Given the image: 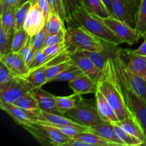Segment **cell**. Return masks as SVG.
<instances>
[{"label":"cell","instance_id":"obj_1","mask_svg":"<svg viewBox=\"0 0 146 146\" xmlns=\"http://www.w3.org/2000/svg\"><path fill=\"white\" fill-rule=\"evenodd\" d=\"M98 89L111 104L119 121L133 116L127 106L118 84L112 56L107 59L102 76L98 82Z\"/></svg>","mask_w":146,"mask_h":146},{"label":"cell","instance_id":"obj_2","mask_svg":"<svg viewBox=\"0 0 146 146\" xmlns=\"http://www.w3.org/2000/svg\"><path fill=\"white\" fill-rule=\"evenodd\" d=\"M65 44L66 51L69 55L81 51H103L111 46L80 25L66 29Z\"/></svg>","mask_w":146,"mask_h":146},{"label":"cell","instance_id":"obj_3","mask_svg":"<svg viewBox=\"0 0 146 146\" xmlns=\"http://www.w3.org/2000/svg\"><path fill=\"white\" fill-rule=\"evenodd\" d=\"M73 21L83 26L91 34L109 45L116 46L124 43L104 24L99 17L93 13L84 4L75 11Z\"/></svg>","mask_w":146,"mask_h":146},{"label":"cell","instance_id":"obj_4","mask_svg":"<svg viewBox=\"0 0 146 146\" xmlns=\"http://www.w3.org/2000/svg\"><path fill=\"white\" fill-rule=\"evenodd\" d=\"M23 128L42 145H66L72 138L64 135L58 128L41 121L23 125Z\"/></svg>","mask_w":146,"mask_h":146},{"label":"cell","instance_id":"obj_5","mask_svg":"<svg viewBox=\"0 0 146 146\" xmlns=\"http://www.w3.org/2000/svg\"><path fill=\"white\" fill-rule=\"evenodd\" d=\"M114 67L127 106L141 125L146 137V103L123 79L115 65Z\"/></svg>","mask_w":146,"mask_h":146},{"label":"cell","instance_id":"obj_6","mask_svg":"<svg viewBox=\"0 0 146 146\" xmlns=\"http://www.w3.org/2000/svg\"><path fill=\"white\" fill-rule=\"evenodd\" d=\"M64 115L81 125L88 127L106 123L104 121L98 112L96 102L94 104L84 98L74 108L69 110Z\"/></svg>","mask_w":146,"mask_h":146},{"label":"cell","instance_id":"obj_7","mask_svg":"<svg viewBox=\"0 0 146 146\" xmlns=\"http://www.w3.org/2000/svg\"><path fill=\"white\" fill-rule=\"evenodd\" d=\"M113 61L123 79L128 86L146 103V81L135 73L127 66L126 62L121 55L120 50H117L112 55Z\"/></svg>","mask_w":146,"mask_h":146},{"label":"cell","instance_id":"obj_8","mask_svg":"<svg viewBox=\"0 0 146 146\" xmlns=\"http://www.w3.org/2000/svg\"><path fill=\"white\" fill-rule=\"evenodd\" d=\"M32 90L31 86L21 76H16L0 85V101L13 104Z\"/></svg>","mask_w":146,"mask_h":146},{"label":"cell","instance_id":"obj_9","mask_svg":"<svg viewBox=\"0 0 146 146\" xmlns=\"http://www.w3.org/2000/svg\"><path fill=\"white\" fill-rule=\"evenodd\" d=\"M101 19L113 32L115 33L124 43H126L128 45H133L135 43H138L140 38H141V35L135 28H133L126 23L113 16Z\"/></svg>","mask_w":146,"mask_h":146},{"label":"cell","instance_id":"obj_10","mask_svg":"<svg viewBox=\"0 0 146 146\" xmlns=\"http://www.w3.org/2000/svg\"><path fill=\"white\" fill-rule=\"evenodd\" d=\"M0 108L5 111L17 124L22 126L23 125L32 123L37 121H44L41 113V110L27 111L20 107L9 103L0 101Z\"/></svg>","mask_w":146,"mask_h":146},{"label":"cell","instance_id":"obj_11","mask_svg":"<svg viewBox=\"0 0 146 146\" xmlns=\"http://www.w3.org/2000/svg\"><path fill=\"white\" fill-rule=\"evenodd\" d=\"M111 15L135 29L138 10L127 0H112Z\"/></svg>","mask_w":146,"mask_h":146},{"label":"cell","instance_id":"obj_12","mask_svg":"<svg viewBox=\"0 0 146 146\" xmlns=\"http://www.w3.org/2000/svg\"><path fill=\"white\" fill-rule=\"evenodd\" d=\"M46 21L38 4L31 6L24 24V29L29 36H34L46 26Z\"/></svg>","mask_w":146,"mask_h":146},{"label":"cell","instance_id":"obj_13","mask_svg":"<svg viewBox=\"0 0 146 146\" xmlns=\"http://www.w3.org/2000/svg\"><path fill=\"white\" fill-rule=\"evenodd\" d=\"M69 56L86 74L91 77L97 83L98 82L102 76L103 71H101L86 54L82 52H77Z\"/></svg>","mask_w":146,"mask_h":146},{"label":"cell","instance_id":"obj_14","mask_svg":"<svg viewBox=\"0 0 146 146\" xmlns=\"http://www.w3.org/2000/svg\"><path fill=\"white\" fill-rule=\"evenodd\" d=\"M120 51L126 56L125 62L128 68L146 81V56L135 54L132 50H120Z\"/></svg>","mask_w":146,"mask_h":146},{"label":"cell","instance_id":"obj_15","mask_svg":"<svg viewBox=\"0 0 146 146\" xmlns=\"http://www.w3.org/2000/svg\"><path fill=\"white\" fill-rule=\"evenodd\" d=\"M68 85L74 93L81 95L96 94L98 90V83L87 74H84L82 76L70 81Z\"/></svg>","mask_w":146,"mask_h":146},{"label":"cell","instance_id":"obj_16","mask_svg":"<svg viewBox=\"0 0 146 146\" xmlns=\"http://www.w3.org/2000/svg\"><path fill=\"white\" fill-rule=\"evenodd\" d=\"M0 61L5 64L17 76H22L29 72V68L18 53L9 52L0 56Z\"/></svg>","mask_w":146,"mask_h":146},{"label":"cell","instance_id":"obj_17","mask_svg":"<svg viewBox=\"0 0 146 146\" xmlns=\"http://www.w3.org/2000/svg\"><path fill=\"white\" fill-rule=\"evenodd\" d=\"M31 93L36 98L40 109L48 112L58 113L56 108V96L44 91L41 88H33Z\"/></svg>","mask_w":146,"mask_h":146},{"label":"cell","instance_id":"obj_18","mask_svg":"<svg viewBox=\"0 0 146 146\" xmlns=\"http://www.w3.org/2000/svg\"><path fill=\"white\" fill-rule=\"evenodd\" d=\"M90 128L91 131L99 135L113 145H125L123 142L117 135L113 123H104L90 127Z\"/></svg>","mask_w":146,"mask_h":146},{"label":"cell","instance_id":"obj_19","mask_svg":"<svg viewBox=\"0 0 146 146\" xmlns=\"http://www.w3.org/2000/svg\"><path fill=\"white\" fill-rule=\"evenodd\" d=\"M134 136L139 138L144 145H146V137L142 127L134 116H129L115 123Z\"/></svg>","mask_w":146,"mask_h":146},{"label":"cell","instance_id":"obj_20","mask_svg":"<svg viewBox=\"0 0 146 146\" xmlns=\"http://www.w3.org/2000/svg\"><path fill=\"white\" fill-rule=\"evenodd\" d=\"M46 66H43L34 71H29L26 75L22 76L21 77L29 84L32 89L41 88L44 84H48L46 75Z\"/></svg>","mask_w":146,"mask_h":146},{"label":"cell","instance_id":"obj_21","mask_svg":"<svg viewBox=\"0 0 146 146\" xmlns=\"http://www.w3.org/2000/svg\"><path fill=\"white\" fill-rule=\"evenodd\" d=\"M41 113H42L43 119L41 122L44 123L46 124L51 125H77V126H81V124L68 117H65L64 115H58L56 113L48 112V111H42L41 110Z\"/></svg>","mask_w":146,"mask_h":146},{"label":"cell","instance_id":"obj_22","mask_svg":"<svg viewBox=\"0 0 146 146\" xmlns=\"http://www.w3.org/2000/svg\"><path fill=\"white\" fill-rule=\"evenodd\" d=\"M81 94L74 93L72 95L68 96H56V108L58 113L64 115L69 110L76 106V104L82 99Z\"/></svg>","mask_w":146,"mask_h":146},{"label":"cell","instance_id":"obj_23","mask_svg":"<svg viewBox=\"0 0 146 146\" xmlns=\"http://www.w3.org/2000/svg\"><path fill=\"white\" fill-rule=\"evenodd\" d=\"M74 138L87 143L91 146L113 145L109 141L104 139V138L92 131H84V132L79 133Z\"/></svg>","mask_w":146,"mask_h":146},{"label":"cell","instance_id":"obj_24","mask_svg":"<svg viewBox=\"0 0 146 146\" xmlns=\"http://www.w3.org/2000/svg\"><path fill=\"white\" fill-rule=\"evenodd\" d=\"M17 7H13L9 10L1 13L0 26L5 29L8 34L14 35L16 31L15 14Z\"/></svg>","mask_w":146,"mask_h":146},{"label":"cell","instance_id":"obj_25","mask_svg":"<svg viewBox=\"0 0 146 146\" xmlns=\"http://www.w3.org/2000/svg\"><path fill=\"white\" fill-rule=\"evenodd\" d=\"M64 21H65L60 14L57 13H51L46 23V29L48 35L58 34L63 30H65Z\"/></svg>","mask_w":146,"mask_h":146},{"label":"cell","instance_id":"obj_26","mask_svg":"<svg viewBox=\"0 0 146 146\" xmlns=\"http://www.w3.org/2000/svg\"><path fill=\"white\" fill-rule=\"evenodd\" d=\"M111 46H109L106 49L103 51H81V52L86 54L92 61V62L101 71H103L105 68L107 59L111 56L109 55L110 49L108 48Z\"/></svg>","mask_w":146,"mask_h":146},{"label":"cell","instance_id":"obj_27","mask_svg":"<svg viewBox=\"0 0 146 146\" xmlns=\"http://www.w3.org/2000/svg\"><path fill=\"white\" fill-rule=\"evenodd\" d=\"M74 64H75V62L74 61V60L71 58H70L68 59L63 61L61 62L57 63V64L47 68L46 71V78L48 83L52 82L53 80L57 76L59 75L61 73L65 71L66 69L71 67Z\"/></svg>","mask_w":146,"mask_h":146},{"label":"cell","instance_id":"obj_28","mask_svg":"<svg viewBox=\"0 0 146 146\" xmlns=\"http://www.w3.org/2000/svg\"><path fill=\"white\" fill-rule=\"evenodd\" d=\"M84 4L101 18H106L112 16L102 0H84Z\"/></svg>","mask_w":146,"mask_h":146},{"label":"cell","instance_id":"obj_29","mask_svg":"<svg viewBox=\"0 0 146 146\" xmlns=\"http://www.w3.org/2000/svg\"><path fill=\"white\" fill-rule=\"evenodd\" d=\"M13 104L27 111H36L40 109L38 101L31 93V91L19 98L17 101L13 103Z\"/></svg>","mask_w":146,"mask_h":146},{"label":"cell","instance_id":"obj_30","mask_svg":"<svg viewBox=\"0 0 146 146\" xmlns=\"http://www.w3.org/2000/svg\"><path fill=\"white\" fill-rule=\"evenodd\" d=\"M135 29L139 33L141 38H146V0H141L140 3Z\"/></svg>","mask_w":146,"mask_h":146},{"label":"cell","instance_id":"obj_31","mask_svg":"<svg viewBox=\"0 0 146 146\" xmlns=\"http://www.w3.org/2000/svg\"><path fill=\"white\" fill-rule=\"evenodd\" d=\"M65 21L67 24L73 22L75 11L84 5V0H62Z\"/></svg>","mask_w":146,"mask_h":146},{"label":"cell","instance_id":"obj_32","mask_svg":"<svg viewBox=\"0 0 146 146\" xmlns=\"http://www.w3.org/2000/svg\"><path fill=\"white\" fill-rule=\"evenodd\" d=\"M84 74H86L76 64H74V65L71 66V67L66 69L65 71H63L62 73L57 76L53 81H70L76 79L80 76H82Z\"/></svg>","mask_w":146,"mask_h":146},{"label":"cell","instance_id":"obj_33","mask_svg":"<svg viewBox=\"0 0 146 146\" xmlns=\"http://www.w3.org/2000/svg\"><path fill=\"white\" fill-rule=\"evenodd\" d=\"M114 125L115 132H116L118 138L123 142L125 145L128 146H138L143 145L142 141L138 138L137 137L134 136L133 135L128 133V131H125L123 128H121V126L115 124V123H113Z\"/></svg>","mask_w":146,"mask_h":146},{"label":"cell","instance_id":"obj_34","mask_svg":"<svg viewBox=\"0 0 146 146\" xmlns=\"http://www.w3.org/2000/svg\"><path fill=\"white\" fill-rule=\"evenodd\" d=\"M29 34L24 28L16 30L14 34L11 45V52L19 53L28 40Z\"/></svg>","mask_w":146,"mask_h":146},{"label":"cell","instance_id":"obj_35","mask_svg":"<svg viewBox=\"0 0 146 146\" xmlns=\"http://www.w3.org/2000/svg\"><path fill=\"white\" fill-rule=\"evenodd\" d=\"M31 6H32V4H31V1L29 0H27L22 5L17 7L15 14L16 30L24 28L26 17H27Z\"/></svg>","mask_w":146,"mask_h":146},{"label":"cell","instance_id":"obj_36","mask_svg":"<svg viewBox=\"0 0 146 146\" xmlns=\"http://www.w3.org/2000/svg\"><path fill=\"white\" fill-rule=\"evenodd\" d=\"M59 55V54H58ZM58 56V55H57ZM57 56H51V55H47V54H44L42 51V50L40 51H36L34 55V58L33 59L31 64L29 66V71H34V70L36 69V68H40L42 66L45 65L48 62L56 57Z\"/></svg>","mask_w":146,"mask_h":146},{"label":"cell","instance_id":"obj_37","mask_svg":"<svg viewBox=\"0 0 146 146\" xmlns=\"http://www.w3.org/2000/svg\"><path fill=\"white\" fill-rule=\"evenodd\" d=\"M36 51L35 50V48H34V46L32 44L31 36H29L28 40H27V43L25 44V45L23 46L21 51L18 53L20 56L21 57V58L24 60L25 64H27L28 68L29 66L31 64L33 59H34Z\"/></svg>","mask_w":146,"mask_h":146},{"label":"cell","instance_id":"obj_38","mask_svg":"<svg viewBox=\"0 0 146 146\" xmlns=\"http://www.w3.org/2000/svg\"><path fill=\"white\" fill-rule=\"evenodd\" d=\"M14 35L8 34L0 26V56L4 55L11 51V45Z\"/></svg>","mask_w":146,"mask_h":146},{"label":"cell","instance_id":"obj_39","mask_svg":"<svg viewBox=\"0 0 146 146\" xmlns=\"http://www.w3.org/2000/svg\"><path fill=\"white\" fill-rule=\"evenodd\" d=\"M95 98L97 108H98V112L101 114L104 121L106 123H111L110 121L108 112H107L106 106L105 104V97H104V96L103 95V94L101 92L100 90L98 89L96 92Z\"/></svg>","mask_w":146,"mask_h":146},{"label":"cell","instance_id":"obj_40","mask_svg":"<svg viewBox=\"0 0 146 146\" xmlns=\"http://www.w3.org/2000/svg\"><path fill=\"white\" fill-rule=\"evenodd\" d=\"M47 35H48V34H47V31L45 26L39 32L35 34L34 36H31L32 44L36 51H40V50H42L44 48V43H45Z\"/></svg>","mask_w":146,"mask_h":146},{"label":"cell","instance_id":"obj_41","mask_svg":"<svg viewBox=\"0 0 146 146\" xmlns=\"http://www.w3.org/2000/svg\"><path fill=\"white\" fill-rule=\"evenodd\" d=\"M16 76H17L5 64L0 61V85L7 84Z\"/></svg>","mask_w":146,"mask_h":146},{"label":"cell","instance_id":"obj_42","mask_svg":"<svg viewBox=\"0 0 146 146\" xmlns=\"http://www.w3.org/2000/svg\"><path fill=\"white\" fill-rule=\"evenodd\" d=\"M42 51L47 55L57 56L64 51H66V45L65 42L54 44L44 47L42 49Z\"/></svg>","mask_w":146,"mask_h":146},{"label":"cell","instance_id":"obj_43","mask_svg":"<svg viewBox=\"0 0 146 146\" xmlns=\"http://www.w3.org/2000/svg\"><path fill=\"white\" fill-rule=\"evenodd\" d=\"M65 30H63L58 34L47 35L45 43H44V47L65 42Z\"/></svg>","mask_w":146,"mask_h":146},{"label":"cell","instance_id":"obj_44","mask_svg":"<svg viewBox=\"0 0 146 146\" xmlns=\"http://www.w3.org/2000/svg\"><path fill=\"white\" fill-rule=\"evenodd\" d=\"M51 8V13H57L61 16L65 21L64 17V11L63 7L62 0H47Z\"/></svg>","mask_w":146,"mask_h":146},{"label":"cell","instance_id":"obj_45","mask_svg":"<svg viewBox=\"0 0 146 146\" xmlns=\"http://www.w3.org/2000/svg\"><path fill=\"white\" fill-rule=\"evenodd\" d=\"M19 0H1L0 1V10L1 13L9 10L13 7H18Z\"/></svg>","mask_w":146,"mask_h":146},{"label":"cell","instance_id":"obj_46","mask_svg":"<svg viewBox=\"0 0 146 146\" xmlns=\"http://www.w3.org/2000/svg\"><path fill=\"white\" fill-rule=\"evenodd\" d=\"M37 4L39 6L41 11H42L43 14H44V17H45L46 21H47V19H48V18L49 17L50 14L51 13V8H50L48 1L47 0H39Z\"/></svg>","mask_w":146,"mask_h":146},{"label":"cell","instance_id":"obj_47","mask_svg":"<svg viewBox=\"0 0 146 146\" xmlns=\"http://www.w3.org/2000/svg\"><path fill=\"white\" fill-rule=\"evenodd\" d=\"M68 146H91L87 143L84 142V141L78 140L77 138H72L68 143H66Z\"/></svg>","mask_w":146,"mask_h":146},{"label":"cell","instance_id":"obj_48","mask_svg":"<svg viewBox=\"0 0 146 146\" xmlns=\"http://www.w3.org/2000/svg\"><path fill=\"white\" fill-rule=\"evenodd\" d=\"M133 52L138 55L145 56H146V38L144 39V41L142 43L141 46L137 49L132 50Z\"/></svg>","mask_w":146,"mask_h":146},{"label":"cell","instance_id":"obj_49","mask_svg":"<svg viewBox=\"0 0 146 146\" xmlns=\"http://www.w3.org/2000/svg\"><path fill=\"white\" fill-rule=\"evenodd\" d=\"M134 8L136 10H138V7H139L140 3H141V0H127Z\"/></svg>","mask_w":146,"mask_h":146},{"label":"cell","instance_id":"obj_50","mask_svg":"<svg viewBox=\"0 0 146 146\" xmlns=\"http://www.w3.org/2000/svg\"><path fill=\"white\" fill-rule=\"evenodd\" d=\"M105 5L106 6L107 9L110 11L111 14V8H112V0H102Z\"/></svg>","mask_w":146,"mask_h":146},{"label":"cell","instance_id":"obj_51","mask_svg":"<svg viewBox=\"0 0 146 146\" xmlns=\"http://www.w3.org/2000/svg\"><path fill=\"white\" fill-rule=\"evenodd\" d=\"M27 1V0H19V1L18 7H20V6H21V5H22V4H24V2H26V1Z\"/></svg>","mask_w":146,"mask_h":146},{"label":"cell","instance_id":"obj_52","mask_svg":"<svg viewBox=\"0 0 146 146\" xmlns=\"http://www.w3.org/2000/svg\"><path fill=\"white\" fill-rule=\"evenodd\" d=\"M29 1L31 2L32 5H34V4H37V3H38V1H39V0H29Z\"/></svg>","mask_w":146,"mask_h":146},{"label":"cell","instance_id":"obj_53","mask_svg":"<svg viewBox=\"0 0 146 146\" xmlns=\"http://www.w3.org/2000/svg\"><path fill=\"white\" fill-rule=\"evenodd\" d=\"M0 1H1V0H0Z\"/></svg>","mask_w":146,"mask_h":146}]
</instances>
